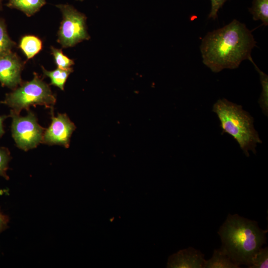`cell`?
I'll use <instances>...</instances> for the list:
<instances>
[{
	"label": "cell",
	"mask_w": 268,
	"mask_h": 268,
	"mask_svg": "<svg viewBox=\"0 0 268 268\" xmlns=\"http://www.w3.org/2000/svg\"><path fill=\"white\" fill-rule=\"evenodd\" d=\"M267 232L255 221L229 214L218 232L222 242L220 248L239 266L250 268L256 254L266 243Z\"/></svg>",
	"instance_id": "2"
},
{
	"label": "cell",
	"mask_w": 268,
	"mask_h": 268,
	"mask_svg": "<svg viewBox=\"0 0 268 268\" xmlns=\"http://www.w3.org/2000/svg\"><path fill=\"white\" fill-rule=\"evenodd\" d=\"M211 10L208 15L209 18L215 19L217 17V13L219 9L227 0H210Z\"/></svg>",
	"instance_id": "20"
},
{
	"label": "cell",
	"mask_w": 268,
	"mask_h": 268,
	"mask_svg": "<svg viewBox=\"0 0 268 268\" xmlns=\"http://www.w3.org/2000/svg\"><path fill=\"white\" fill-rule=\"evenodd\" d=\"M46 3L45 0H9L6 5L19 10L30 17L39 11Z\"/></svg>",
	"instance_id": "11"
},
{
	"label": "cell",
	"mask_w": 268,
	"mask_h": 268,
	"mask_svg": "<svg viewBox=\"0 0 268 268\" xmlns=\"http://www.w3.org/2000/svg\"><path fill=\"white\" fill-rule=\"evenodd\" d=\"M10 159L11 156L9 150L6 147H0V176L6 180L9 179L6 172Z\"/></svg>",
	"instance_id": "19"
},
{
	"label": "cell",
	"mask_w": 268,
	"mask_h": 268,
	"mask_svg": "<svg viewBox=\"0 0 268 268\" xmlns=\"http://www.w3.org/2000/svg\"><path fill=\"white\" fill-rule=\"evenodd\" d=\"M9 116L12 135L18 147L27 151L42 142L45 130L38 124L34 113L29 111L26 116L22 117L11 110Z\"/></svg>",
	"instance_id": "6"
},
{
	"label": "cell",
	"mask_w": 268,
	"mask_h": 268,
	"mask_svg": "<svg viewBox=\"0 0 268 268\" xmlns=\"http://www.w3.org/2000/svg\"><path fill=\"white\" fill-rule=\"evenodd\" d=\"M16 45L8 34L5 20L0 18V58L12 52Z\"/></svg>",
	"instance_id": "16"
},
{
	"label": "cell",
	"mask_w": 268,
	"mask_h": 268,
	"mask_svg": "<svg viewBox=\"0 0 268 268\" xmlns=\"http://www.w3.org/2000/svg\"><path fill=\"white\" fill-rule=\"evenodd\" d=\"M9 221V217L3 213L0 209V233L7 229Z\"/></svg>",
	"instance_id": "21"
},
{
	"label": "cell",
	"mask_w": 268,
	"mask_h": 268,
	"mask_svg": "<svg viewBox=\"0 0 268 268\" xmlns=\"http://www.w3.org/2000/svg\"><path fill=\"white\" fill-rule=\"evenodd\" d=\"M51 53L53 55L55 62L58 68L61 69H69L74 64V61L66 56L62 49L51 47Z\"/></svg>",
	"instance_id": "17"
},
{
	"label": "cell",
	"mask_w": 268,
	"mask_h": 268,
	"mask_svg": "<svg viewBox=\"0 0 268 268\" xmlns=\"http://www.w3.org/2000/svg\"><path fill=\"white\" fill-rule=\"evenodd\" d=\"M7 117L8 116L5 115L0 116V137H1L4 134L3 122L4 120L7 118Z\"/></svg>",
	"instance_id": "22"
},
{
	"label": "cell",
	"mask_w": 268,
	"mask_h": 268,
	"mask_svg": "<svg viewBox=\"0 0 268 268\" xmlns=\"http://www.w3.org/2000/svg\"><path fill=\"white\" fill-rule=\"evenodd\" d=\"M41 67L44 74L50 78L51 84L59 87L62 90L64 89V85L68 75L73 71L72 67L66 69L57 67L52 71L47 70L43 66Z\"/></svg>",
	"instance_id": "13"
},
{
	"label": "cell",
	"mask_w": 268,
	"mask_h": 268,
	"mask_svg": "<svg viewBox=\"0 0 268 268\" xmlns=\"http://www.w3.org/2000/svg\"><path fill=\"white\" fill-rule=\"evenodd\" d=\"M56 101V97L49 85L34 73L31 80L22 82L19 86L6 94L4 100L0 103L19 114L22 110H28L31 106L39 105L50 108L55 104Z\"/></svg>",
	"instance_id": "4"
},
{
	"label": "cell",
	"mask_w": 268,
	"mask_h": 268,
	"mask_svg": "<svg viewBox=\"0 0 268 268\" xmlns=\"http://www.w3.org/2000/svg\"><path fill=\"white\" fill-rule=\"evenodd\" d=\"M250 268H268V248H261L256 254Z\"/></svg>",
	"instance_id": "18"
},
{
	"label": "cell",
	"mask_w": 268,
	"mask_h": 268,
	"mask_svg": "<svg viewBox=\"0 0 268 268\" xmlns=\"http://www.w3.org/2000/svg\"><path fill=\"white\" fill-rule=\"evenodd\" d=\"M25 62L15 53L11 52L0 58V82L2 86L12 90L22 83L21 72Z\"/></svg>",
	"instance_id": "8"
},
{
	"label": "cell",
	"mask_w": 268,
	"mask_h": 268,
	"mask_svg": "<svg viewBox=\"0 0 268 268\" xmlns=\"http://www.w3.org/2000/svg\"><path fill=\"white\" fill-rule=\"evenodd\" d=\"M42 40L34 35H25L20 40L19 48L28 60L33 58L42 49Z\"/></svg>",
	"instance_id": "12"
},
{
	"label": "cell",
	"mask_w": 268,
	"mask_h": 268,
	"mask_svg": "<svg viewBox=\"0 0 268 268\" xmlns=\"http://www.w3.org/2000/svg\"><path fill=\"white\" fill-rule=\"evenodd\" d=\"M75 126L65 114L53 116L49 127L44 133L42 142L50 145L59 144L67 147Z\"/></svg>",
	"instance_id": "7"
},
{
	"label": "cell",
	"mask_w": 268,
	"mask_h": 268,
	"mask_svg": "<svg viewBox=\"0 0 268 268\" xmlns=\"http://www.w3.org/2000/svg\"><path fill=\"white\" fill-rule=\"evenodd\" d=\"M3 0H0V10L2 9V2Z\"/></svg>",
	"instance_id": "23"
},
{
	"label": "cell",
	"mask_w": 268,
	"mask_h": 268,
	"mask_svg": "<svg viewBox=\"0 0 268 268\" xmlns=\"http://www.w3.org/2000/svg\"><path fill=\"white\" fill-rule=\"evenodd\" d=\"M56 6L63 15L57 40L63 48L71 47L90 39L86 24V17L83 13L69 4H60Z\"/></svg>",
	"instance_id": "5"
},
{
	"label": "cell",
	"mask_w": 268,
	"mask_h": 268,
	"mask_svg": "<svg viewBox=\"0 0 268 268\" xmlns=\"http://www.w3.org/2000/svg\"><path fill=\"white\" fill-rule=\"evenodd\" d=\"M253 64L255 69L260 75V79L262 85V90L258 100V103L262 110L263 113L268 116V76L267 74L262 71L254 62L252 57L249 59Z\"/></svg>",
	"instance_id": "14"
},
{
	"label": "cell",
	"mask_w": 268,
	"mask_h": 268,
	"mask_svg": "<svg viewBox=\"0 0 268 268\" xmlns=\"http://www.w3.org/2000/svg\"><path fill=\"white\" fill-rule=\"evenodd\" d=\"M212 111L217 116L222 129L221 134L227 133L238 142L245 155L249 151L255 154L257 143H261L259 134L254 126V119L242 106L223 98L213 105Z\"/></svg>",
	"instance_id": "3"
},
{
	"label": "cell",
	"mask_w": 268,
	"mask_h": 268,
	"mask_svg": "<svg viewBox=\"0 0 268 268\" xmlns=\"http://www.w3.org/2000/svg\"><path fill=\"white\" fill-rule=\"evenodd\" d=\"M204 255L193 247L181 250L170 256L167 268H203Z\"/></svg>",
	"instance_id": "9"
},
{
	"label": "cell",
	"mask_w": 268,
	"mask_h": 268,
	"mask_svg": "<svg viewBox=\"0 0 268 268\" xmlns=\"http://www.w3.org/2000/svg\"><path fill=\"white\" fill-rule=\"evenodd\" d=\"M249 10L254 20H260L263 25H268V0H254Z\"/></svg>",
	"instance_id": "15"
},
{
	"label": "cell",
	"mask_w": 268,
	"mask_h": 268,
	"mask_svg": "<svg viewBox=\"0 0 268 268\" xmlns=\"http://www.w3.org/2000/svg\"><path fill=\"white\" fill-rule=\"evenodd\" d=\"M240 266L234 262L221 248L215 249L212 257L205 260L203 268H238Z\"/></svg>",
	"instance_id": "10"
},
{
	"label": "cell",
	"mask_w": 268,
	"mask_h": 268,
	"mask_svg": "<svg viewBox=\"0 0 268 268\" xmlns=\"http://www.w3.org/2000/svg\"><path fill=\"white\" fill-rule=\"evenodd\" d=\"M80 0V1H82V0Z\"/></svg>",
	"instance_id": "24"
},
{
	"label": "cell",
	"mask_w": 268,
	"mask_h": 268,
	"mask_svg": "<svg viewBox=\"0 0 268 268\" xmlns=\"http://www.w3.org/2000/svg\"><path fill=\"white\" fill-rule=\"evenodd\" d=\"M256 41L246 25L236 19L219 29L208 32L200 50L203 63L214 72L235 69L251 57Z\"/></svg>",
	"instance_id": "1"
}]
</instances>
